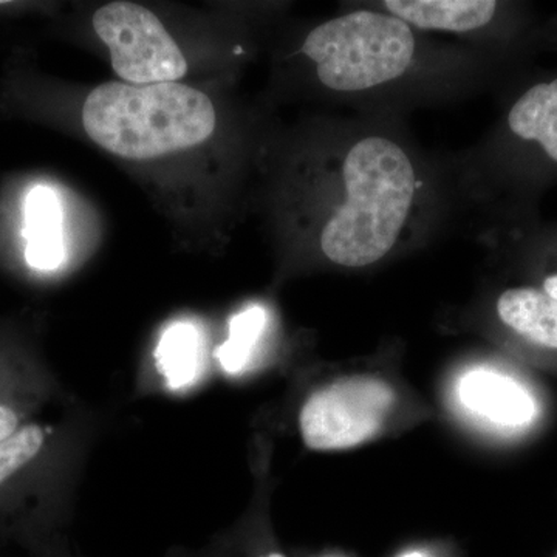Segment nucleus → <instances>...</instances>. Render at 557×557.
Here are the masks:
<instances>
[{
	"label": "nucleus",
	"mask_w": 557,
	"mask_h": 557,
	"mask_svg": "<svg viewBox=\"0 0 557 557\" xmlns=\"http://www.w3.org/2000/svg\"><path fill=\"white\" fill-rule=\"evenodd\" d=\"M344 200L321 233L325 258L348 269L379 262L397 245L416 200L408 153L383 137L359 139L343 164Z\"/></svg>",
	"instance_id": "obj_1"
},
{
	"label": "nucleus",
	"mask_w": 557,
	"mask_h": 557,
	"mask_svg": "<svg viewBox=\"0 0 557 557\" xmlns=\"http://www.w3.org/2000/svg\"><path fill=\"white\" fill-rule=\"evenodd\" d=\"M91 141L121 159L145 161L196 148L215 129V109L203 91L180 83H106L84 102Z\"/></svg>",
	"instance_id": "obj_2"
},
{
	"label": "nucleus",
	"mask_w": 557,
	"mask_h": 557,
	"mask_svg": "<svg viewBox=\"0 0 557 557\" xmlns=\"http://www.w3.org/2000/svg\"><path fill=\"white\" fill-rule=\"evenodd\" d=\"M302 51L325 87L362 91L399 78L413 60L416 39L398 17L358 10L311 30Z\"/></svg>",
	"instance_id": "obj_3"
},
{
	"label": "nucleus",
	"mask_w": 557,
	"mask_h": 557,
	"mask_svg": "<svg viewBox=\"0 0 557 557\" xmlns=\"http://www.w3.org/2000/svg\"><path fill=\"white\" fill-rule=\"evenodd\" d=\"M94 28L116 75L132 86L175 83L188 72L177 42L146 7L110 2L94 14Z\"/></svg>",
	"instance_id": "obj_4"
},
{
	"label": "nucleus",
	"mask_w": 557,
	"mask_h": 557,
	"mask_svg": "<svg viewBox=\"0 0 557 557\" xmlns=\"http://www.w3.org/2000/svg\"><path fill=\"white\" fill-rule=\"evenodd\" d=\"M386 381L354 376L314 392L299 416L304 443L314 450L347 449L375 437L394 405Z\"/></svg>",
	"instance_id": "obj_5"
},
{
	"label": "nucleus",
	"mask_w": 557,
	"mask_h": 557,
	"mask_svg": "<svg viewBox=\"0 0 557 557\" xmlns=\"http://www.w3.org/2000/svg\"><path fill=\"white\" fill-rule=\"evenodd\" d=\"M458 398L469 412L502 428L527 426L537 413L533 395L494 370L478 369L461 376Z\"/></svg>",
	"instance_id": "obj_6"
},
{
	"label": "nucleus",
	"mask_w": 557,
	"mask_h": 557,
	"mask_svg": "<svg viewBox=\"0 0 557 557\" xmlns=\"http://www.w3.org/2000/svg\"><path fill=\"white\" fill-rule=\"evenodd\" d=\"M25 260L32 269H60L65 258L62 240V209L53 189L36 186L28 193L24 207Z\"/></svg>",
	"instance_id": "obj_7"
},
{
	"label": "nucleus",
	"mask_w": 557,
	"mask_h": 557,
	"mask_svg": "<svg viewBox=\"0 0 557 557\" xmlns=\"http://www.w3.org/2000/svg\"><path fill=\"white\" fill-rule=\"evenodd\" d=\"M392 16L424 30L471 32L496 16L493 0H387Z\"/></svg>",
	"instance_id": "obj_8"
},
{
	"label": "nucleus",
	"mask_w": 557,
	"mask_h": 557,
	"mask_svg": "<svg viewBox=\"0 0 557 557\" xmlns=\"http://www.w3.org/2000/svg\"><path fill=\"white\" fill-rule=\"evenodd\" d=\"M497 313L500 321L523 339L557 350V300L544 289H507L497 300Z\"/></svg>",
	"instance_id": "obj_9"
},
{
	"label": "nucleus",
	"mask_w": 557,
	"mask_h": 557,
	"mask_svg": "<svg viewBox=\"0 0 557 557\" xmlns=\"http://www.w3.org/2000/svg\"><path fill=\"white\" fill-rule=\"evenodd\" d=\"M508 127L557 164V78L534 84L520 95L508 112Z\"/></svg>",
	"instance_id": "obj_10"
},
{
	"label": "nucleus",
	"mask_w": 557,
	"mask_h": 557,
	"mask_svg": "<svg viewBox=\"0 0 557 557\" xmlns=\"http://www.w3.org/2000/svg\"><path fill=\"white\" fill-rule=\"evenodd\" d=\"M157 368L168 386L189 387L199 380L205 362V339L194 322L177 321L164 330L156 350Z\"/></svg>",
	"instance_id": "obj_11"
},
{
	"label": "nucleus",
	"mask_w": 557,
	"mask_h": 557,
	"mask_svg": "<svg viewBox=\"0 0 557 557\" xmlns=\"http://www.w3.org/2000/svg\"><path fill=\"white\" fill-rule=\"evenodd\" d=\"M267 321V311L260 306L242 310L231 319L228 338L215 350V358L225 372L239 373L245 369L265 332Z\"/></svg>",
	"instance_id": "obj_12"
},
{
	"label": "nucleus",
	"mask_w": 557,
	"mask_h": 557,
	"mask_svg": "<svg viewBox=\"0 0 557 557\" xmlns=\"http://www.w3.org/2000/svg\"><path fill=\"white\" fill-rule=\"evenodd\" d=\"M542 289L557 300V273L548 274L542 282Z\"/></svg>",
	"instance_id": "obj_13"
},
{
	"label": "nucleus",
	"mask_w": 557,
	"mask_h": 557,
	"mask_svg": "<svg viewBox=\"0 0 557 557\" xmlns=\"http://www.w3.org/2000/svg\"><path fill=\"white\" fill-rule=\"evenodd\" d=\"M401 557H428L424 556L423 553L412 552V553H406L405 556Z\"/></svg>",
	"instance_id": "obj_14"
},
{
	"label": "nucleus",
	"mask_w": 557,
	"mask_h": 557,
	"mask_svg": "<svg viewBox=\"0 0 557 557\" xmlns=\"http://www.w3.org/2000/svg\"><path fill=\"white\" fill-rule=\"evenodd\" d=\"M262 557H285V556L278 555V553H270V555H265Z\"/></svg>",
	"instance_id": "obj_15"
},
{
	"label": "nucleus",
	"mask_w": 557,
	"mask_h": 557,
	"mask_svg": "<svg viewBox=\"0 0 557 557\" xmlns=\"http://www.w3.org/2000/svg\"><path fill=\"white\" fill-rule=\"evenodd\" d=\"M557 557V556H556Z\"/></svg>",
	"instance_id": "obj_16"
}]
</instances>
